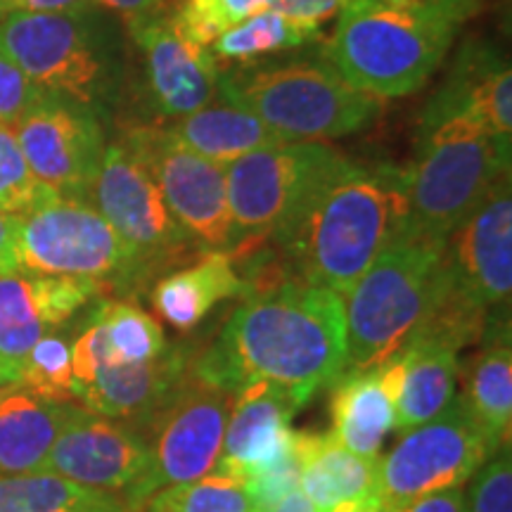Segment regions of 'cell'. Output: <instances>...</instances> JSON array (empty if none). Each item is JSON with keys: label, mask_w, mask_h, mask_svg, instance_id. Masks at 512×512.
I'll return each instance as SVG.
<instances>
[{"label": "cell", "mask_w": 512, "mask_h": 512, "mask_svg": "<svg viewBox=\"0 0 512 512\" xmlns=\"http://www.w3.org/2000/svg\"><path fill=\"white\" fill-rule=\"evenodd\" d=\"M150 176L166 207L200 252H228L230 207L226 166L209 162L171 136L164 126L131 128L124 138Z\"/></svg>", "instance_id": "cell-14"}, {"label": "cell", "mask_w": 512, "mask_h": 512, "mask_svg": "<svg viewBox=\"0 0 512 512\" xmlns=\"http://www.w3.org/2000/svg\"><path fill=\"white\" fill-rule=\"evenodd\" d=\"M406 169L339 157L271 242L294 278L342 297L408 230Z\"/></svg>", "instance_id": "cell-2"}, {"label": "cell", "mask_w": 512, "mask_h": 512, "mask_svg": "<svg viewBox=\"0 0 512 512\" xmlns=\"http://www.w3.org/2000/svg\"><path fill=\"white\" fill-rule=\"evenodd\" d=\"M72 342L74 335L62 328L38 339L22 366L19 387L50 403H76Z\"/></svg>", "instance_id": "cell-31"}, {"label": "cell", "mask_w": 512, "mask_h": 512, "mask_svg": "<svg viewBox=\"0 0 512 512\" xmlns=\"http://www.w3.org/2000/svg\"><path fill=\"white\" fill-rule=\"evenodd\" d=\"M465 117L496 138H512V72L494 43L472 38L422 110L420 121Z\"/></svg>", "instance_id": "cell-20"}, {"label": "cell", "mask_w": 512, "mask_h": 512, "mask_svg": "<svg viewBox=\"0 0 512 512\" xmlns=\"http://www.w3.org/2000/svg\"><path fill=\"white\" fill-rule=\"evenodd\" d=\"M342 157L328 143H275L226 166L230 256L261 247L290 219L320 176Z\"/></svg>", "instance_id": "cell-10"}, {"label": "cell", "mask_w": 512, "mask_h": 512, "mask_svg": "<svg viewBox=\"0 0 512 512\" xmlns=\"http://www.w3.org/2000/svg\"><path fill=\"white\" fill-rule=\"evenodd\" d=\"M494 453L498 451L491 448L453 396L432 420L401 432L392 451L380 458L377 496L382 512L437 491L465 486Z\"/></svg>", "instance_id": "cell-13"}, {"label": "cell", "mask_w": 512, "mask_h": 512, "mask_svg": "<svg viewBox=\"0 0 512 512\" xmlns=\"http://www.w3.org/2000/svg\"><path fill=\"white\" fill-rule=\"evenodd\" d=\"M306 406L283 387L252 382L235 392L216 475L238 482L297 456L292 418Z\"/></svg>", "instance_id": "cell-19"}, {"label": "cell", "mask_w": 512, "mask_h": 512, "mask_svg": "<svg viewBox=\"0 0 512 512\" xmlns=\"http://www.w3.org/2000/svg\"><path fill=\"white\" fill-rule=\"evenodd\" d=\"M88 202L131 247L147 283L202 254L171 216L155 178L124 140L105 147Z\"/></svg>", "instance_id": "cell-11"}, {"label": "cell", "mask_w": 512, "mask_h": 512, "mask_svg": "<svg viewBox=\"0 0 512 512\" xmlns=\"http://www.w3.org/2000/svg\"><path fill=\"white\" fill-rule=\"evenodd\" d=\"M133 512H256V508L245 484L211 472L195 482L164 486Z\"/></svg>", "instance_id": "cell-30"}, {"label": "cell", "mask_w": 512, "mask_h": 512, "mask_svg": "<svg viewBox=\"0 0 512 512\" xmlns=\"http://www.w3.org/2000/svg\"><path fill=\"white\" fill-rule=\"evenodd\" d=\"M12 131L29 171L43 188L57 197L88 202L107 147L100 112L43 93Z\"/></svg>", "instance_id": "cell-15"}, {"label": "cell", "mask_w": 512, "mask_h": 512, "mask_svg": "<svg viewBox=\"0 0 512 512\" xmlns=\"http://www.w3.org/2000/svg\"><path fill=\"white\" fill-rule=\"evenodd\" d=\"M299 491L316 512L377 496L380 458L351 453L330 432H297Z\"/></svg>", "instance_id": "cell-23"}, {"label": "cell", "mask_w": 512, "mask_h": 512, "mask_svg": "<svg viewBox=\"0 0 512 512\" xmlns=\"http://www.w3.org/2000/svg\"><path fill=\"white\" fill-rule=\"evenodd\" d=\"M463 503L465 486H456V489H446L437 491V494L415 498V501L389 512H463Z\"/></svg>", "instance_id": "cell-39"}, {"label": "cell", "mask_w": 512, "mask_h": 512, "mask_svg": "<svg viewBox=\"0 0 512 512\" xmlns=\"http://www.w3.org/2000/svg\"><path fill=\"white\" fill-rule=\"evenodd\" d=\"M320 27L297 22L285 17L283 12L268 8L259 15L245 19L226 34L216 38L209 46V53L216 62H247L264 60L268 55L287 53L318 41Z\"/></svg>", "instance_id": "cell-29"}, {"label": "cell", "mask_w": 512, "mask_h": 512, "mask_svg": "<svg viewBox=\"0 0 512 512\" xmlns=\"http://www.w3.org/2000/svg\"><path fill=\"white\" fill-rule=\"evenodd\" d=\"M19 214H0V275L17 271Z\"/></svg>", "instance_id": "cell-40"}, {"label": "cell", "mask_w": 512, "mask_h": 512, "mask_svg": "<svg viewBox=\"0 0 512 512\" xmlns=\"http://www.w3.org/2000/svg\"><path fill=\"white\" fill-rule=\"evenodd\" d=\"M164 128L178 143L190 147L192 152L209 162L223 166L249 155V152L261 150V147L285 143L264 121H259L242 107L228 105V102L223 105L211 102L188 117L169 121Z\"/></svg>", "instance_id": "cell-27"}, {"label": "cell", "mask_w": 512, "mask_h": 512, "mask_svg": "<svg viewBox=\"0 0 512 512\" xmlns=\"http://www.w3.org/2000/svg\"><path fill=\"white\" fill-rule=\"evenodd\" d=\"M446 287V240L406 230L347 292V370L380 368L430 318Z\"/></svg>", "instance_id": "cell-4"}, {"label": "cell", "mask_w": 512, "mask_h": 512, "mask_svg": "<svg viewBox=\"0 0 512 512\" xmlns=\"http://www.w3.org/2000/svg\"><path fill=\"white\" fill-rule=\"evenodd\" d=\"M505 174L510 140L465 117L420 121L415 157L406 166L408 230L446 240Z\"/></svg>", "instance_id": "cell-6"}, {"label": "cell", "mask_w": 512, "mask_h": 512, "mask_svg": "<svg viewBox=\"0 0 512 512\" xmlns=\"http://www.w3.org/2000/svg\"><path fill=\"white\" fill-rule=\"evenodd\" d=\"M233 401V392L202 380L188 368L174 396L140 430L150 446L152 467L126 501L131 512L164 486L195 482L216 470Z\"/></svg>", "instance_id": "cell-12"}, {"label": "cell", "mask_w": 512, "mask_h": 512, "mask_svg": "<svg viewBox=\"0 0 512 512\" xmlns=\"http://www.w3.org/2000/svg\"><path fill=\"white\" fill-rule=\"evenodd\" d=\"M271 512H316V508H313V505L309 503V498H306L302 491L297 489V491H292V494H287Z\"/></svg>", "instance_id": "cell-41"}, {"label": "cell", "mask_w": 512, "mask_h": 512, "mask_svg": "<svg viewBox=\"0 0 512 512\" xmlns=\"http://www.w3.org/2000/svg\"><path fill=\"white\" fill-rule=\"evenodd\" d=\"M463 512H512L510 446L494 453L467 482Z\"/></svg>", "instance_id": "cell-34"}, {"label": "cell", "mask_w": 512, "mask_h": 512, "mask_svg": "<svg viewBox=\"0 0 512 512\" xmlns=\"http://www.w3.org/2000/svg\"><path fill=\"white\" fill-rule=\"evenodd\" d=\"M19 380H22V373H19V370L0 363V399H3L5 394H10L12 389H17Z\"/></svg>", "instance_id": "cell-42"}, {"label": "cell", "mask_w": 512, "mask_h": 512, "mask_svg": "<svg viewBox=\"0 0 512 512\" xmlns=\"http://www.w3.org/2000/svg\"><path fill=\"white\" fill-rule=\"evenodd\" d=\"M330 387L332 437L356 456L380 458L384 437L394 430V403L380 368L347 370Z\"/></svg>", "instance_id": "cell-25"}, {"label": "cell", "mask_w": 512, "mask_h": 512, "mask_svg": "<svg viewBox=\"0 0 512 512\" xmlns=\"http://www.w3.org/2000/svg\"><path fill=\"white\" fill-rule=\"evenodd\" d=\"M456 401L494 451L510 446L512 430V344L510 337L486 339L458 363Z\"/></svg>", "instance_id": "cell-24"}, {"label": "cell", "mask_w": 512, "mask_h": 512, "mask_svg": "<svg viewBox=\"0 0 512 512\" xmlns=\"http://www.w3.org/2000/svg\"><path fill=\"white\" fill-rule=\"evenodd\" d=\"M219 98L287 140H335L373 124L382 100L361 93L325 57L240 64L219 74Z\"/></svg>", "instance_id": "cell-5"}, {"label": "cell", "mask_w": 512, "mask_h": 512, "mask_svg": "<svg viewBox=\"0 0 512 512\" xmlns=\"http://www.w3.org/2000/svg\"><path fill=\"white\" fill-rule=\"evenodd\" d=\"M458 351L427 337H411L380 366L394 403V430L408 432L439 415L458 387Z\"/></svg>", "instance_id": "cell-21"}, {"label": "cell", "mask_w": 512, "mask_h": 512, "mask_svg": "<svg viewBox=\"0 0 512 512\" xmlns=\"http://www.w3.org/2000/svg\"><path fill=\"white\" fill-rule=\"evenodd\" d=\"M0 512H131V508L117 494L38 470L0 477Z\"/></svg>", "instance_id": "cell-28"}, {"label": "cell", "mask_w": 512, "mask_h": 512, "mask_svg": "<svg viewBox=\"0 0 512 512\" xmlns=\"http://www.w3.org/2000/svg\"><path fill=\"white\" fill-rule=\"evenodd\" d=\"M143 55L147 102L152 112L174 121L219 98L221 64L209 48L192 46L171 24L169 12L128 27Z\"/></svg>", "instance_id": "cell-18"}, {"label": "cell", "mask_w": 512, "mask_h": 512, "mask_svg": "<svg viewBox=\"0 0 512 512\" xmlns=\"http://www.w3.org/2000/svg\"><path fill=\"white\" fill-rule=\"evenodd\" d=\"M150 467V446L136 427L76 403L41 470L128 501Z\"/></svg>", "instance_id": "cell-16"}, {"label": "cell", "mask_w": 512, "mask_h": 512, "mask_svg": "<svg viewBox=\"0 0 512 512\" xmlns=\"http://www.w3.org/2000/svg\"><path fill=\"white\" fill-rule=\"evenodd\" d=\"M347 3L349 0H273L271 8L297 22L320 27L330 17H337Z\"/></svg>", "instance_id": "cell-36"}, {"label": "cell", "mask_w": 512, "mask_h": 512, "mask_svg": "<svg viewBox=\"0 0 512 512\" xmlns=\"http://www.w3.org/2000/svg\"><path fill=\"white\" fill-rule=\"evenodd\" d=\"M41 98V88L34 86L0 48V126H15Z\"/></svg>", "instance_id": "cell-35"}, {"label": "cell", "mask_w": 512, "mask_h": 512, "mask_svg": "<svg viewBox=\"0 0 512 512\" xmlns=\"http://www.w3.org/2000/svg\"><path fill=\"white\" fill-rule=\"evenodd\" d=\"M93 5H102L105 10L119 15L128 27L166 15V0H93Z\"/></svg>", "instance_id": "cell-38"}, {"label": "cell", "mask_w": 512, "mask_h": 512, "mask_svg": "<svg viewBox=\"0 0 512 512\" xmlns=\"http://www.w3.org/2000/svg\"><path fill=\"white\" fill-rule=\"evenodd\" d=\"M512 190L505 174L446 238L441 302L475 323L482 342L510 335Z\"/></svg>", "instance_id": "cell-9"}, {"label": "cell", "mask_w": 512, "mask_h": 512, "mask_svg": "<svg viewBox=\"0 0 512 512\" xmlns=\"http://www.w3.org/2000/svg\"><path fill=\"white\" fill-rule=\"evenodd\" d=\"M0 48L43 93L95 112L117 100L124 81L117 38L91 10L3 17Z\"/></svg>", "instance_id": "cell-7"}, {"label": "cell", "mask_w": 512, "mask_h": 512, "mask_svg": "<svg viewBox=\"0 0 512 512\" xmlns=\"http://www.w3.org/2000/svg\"><path fill=\"white\" fill-rule=\"evenodd\" d=\"M271 5L273 0H183L174 12H169V19L185 41L209 48L226 31Z\"/></svg>", "instance_id": "cell-32"}, {"label": "cell", "mask_w": 512, "mask_h": 512, "mask_svg": "<svg viewBox=\"0 0 512 512\" xmlns=\"http://www.w3.org/2000/svg\"><path fill=\"white\" fill-rule=\"evenodd\" d=\"M76 403H50L17 387L0 399V477L38 472Z\"/></svg>", "instance_id": "cell-26"}, {"label": "cell", "mask_w": 512, "mask_h": 512, "mask_svg": "<svg viewBox=\"0 0 512 512\" xmlns=\"http://www.w3.org/2000/svg\"><path fill=\"white\" fill-rule=\"evenodd\" d=\"M347 366V316L342 294L287 275L242 297L223 330L195 349L190 370L216 387L238 392L268 382L306 403Z\"/></svg>", "instance_id": "cell-1"}, {"label": "cell", "mask_w": 512, "mask_h": 512, "mask_svg": "<svg viewBox=\"0 0 512 512\" xmlns=\"http://www.w3.org/2000/svg\"><path fill=\"white\" fill-rule=\"evenodd\" d=\"M465 19L446 0H349L323 57L361 93L403 98L437 72Z\"/></svg>", "instance_id": "cell-3"}, {"label": "cell", "mask_w": 512, "mask_h": 512, "mask_svg": "<svg viewBox=\"0 0 512 512\" xmlns=\"http://www.w3.org/2000/svg\"><path fill=\"white\" fill-rule=\"evenodd\" d=\"M110 290L86 278L38 275L17 268L0 275V363L22 373L29 351L48 332L67 328Z\"/></svg>", "instance_id": "cell-17"}, {"label": "cell", "mask_w": 512, "mask_h": 512, "mask_svg": "<svg viewBox=\"0 0 512 512\" xmlns=\"http://www.w3.org/2000/svg\"><path fill=\"white\" fill-rule=\"evenodd\" d=\"M17 264L38 275L95 280L121 294L147 285L136 254L105 216L91 202L57 195L19 214Z\"/></svg>", "instance_id": "cell-8"}, {"label": "cell", "mask_w": 512, "mask_h": 512, "mask_svg": "<svg viewBox=\"0 0 512 512\" xmlns=\"http://www.w3.org/2000/svg\"><path fill=\"white\" fill-rule=\"evenodd\" d=\"M245 283L228 252H204L188 266L162 275L150 292L152 309L178 332L200 328L216 304L240 299Z\"/></svg>", "instance_id": "cell-22"}, {"label": "cell", "mask_w": 512, "mask_h": 512, "mask_svg": "<svg viewBox=\"0 0 512 512\" xmlns=\"http://www.w3.org/2000/svg\"><path fill=\"white\" fill-rule=\"evenodd\" d=\"M53 197L29 171L15 131L0 126V214H24L38 202Z\"/></svg>", "instance_id": "cell-33"}, {"label": "cell", "mask_w": 512, "mask_h": 512, "mask_svg": "<svg viewBox=\"0 0 512 512\" xmlns=\"http://www.w3.org/2000/svg\"><path fill=\"white\" fill-rule=\"evenodd\" d=\"M93 0H0V19L8 15H43V12L91 10Z\"/></svg>", "instance_id": "cell-37"}]
</instances>
